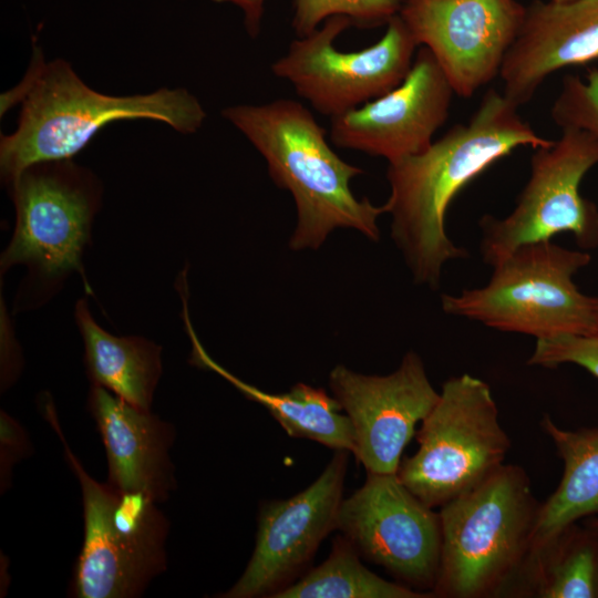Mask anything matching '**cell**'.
Here are the masks:
<instances>
[{
	"label": "cell",
	"instance_id": "6da1fadb",
	"mask_svg": "<svg viewBox=\"0 0 598 598\" xmlns=\"http://www.w3.org/2000/svg\"><path fill=\"white\" fill-rule=\"evenodd\" d=\"M518 107L489 89L466 123L456 124L423 152L389 163L391 237L413 281L436 289L443 266L467 257L445 231V215L455 196L474 178L513 151L548 145L522 118Z\"/></svg>",
	"mask_w": 598,
	"mask_h": 598
},
{
	"label": "cell",
	"instance_id": "7a4b0ae2",
	"mask_svg": "<svg viewBox=\"0 0 598 598\" xmlns=\"http://www.w3.org/2000/svg\"><path fill=\"white\" fill-rule=\"evenodd\" d=\"M21 101L18 127L0 140V168L6 185L25 167L72 159L103 126L115 121L153 120L179 133H194L206 118L199 101L184 89L113 96L90 89L71 65L47 63L34 48L22 82L2 94L1 113Z\"/></svg>",
	"mask_w": 598,
	"mask_h": 598
},
{
	"label": "cell",
	"instance_id": "3957f363",
	"mask_svg": "<svg viewBox=\"0 0 598 598\" xmlns=\"http://www.w3.org/2000/svg\"><path fill=\"white\" fill-rule=\"evenodd\" d=\"M221 114L262 155L274 183L291 193L297 225L290 249L316 250L338 228L380 239L378 218L384 214L383 205L354 196L350 182L363 171L333 152L326 131L302 104L281 99L230 106Z\"/></svg>",
	"mask_w": 598,
	"mask_h": 598
},
{
	"label": "cell",
	"instance_id": "277c9868",
	"mask_svg": "<svg viewBox=\"0 0 598 598\" xmlns=\"http://www.w3.org/2000/svg\"><path fill=\"white\" fill-rule=\"evenodd\" d=\"M539 503L518 465L504 464L473 489L440 507L441 558L433 597L497 596L529 556Z\"/></svg>",
	"mask_w": 598,
	"mask_h": 598
},
{
	"label": "cell",
	"instance_id": "5b68a950",
	"mask_svg": "<svg viewBox=\"0 0 598 598\" xmlns=\"http://www.w3.org/2000/svg\"><path fill=\"white\" fill-rule=\"evenodd\" d=\"M7 186L16 225L0 258L1 274L17 265L27 266L29 277L21 298L30 295L37 303L48 300L74 272L81 276L85 292L94 296L83 256L101 207L97 177L72 159L50 161L25 167Z\"/></svg>",
	"mask_w": 598,
	"mask_h": 598
},
{
	"label": "cell",
	"instance_id": "8992f818",
	"mask_svg": "<svg viewBox=\"0 0 598 598\" xmlns=\"http://www.w3.org/2000/svg\"><path fill=\"white\" fill-rule=\"evenodd\" d=\"M43 410L82 493L84 539L71 594L76 598L140 597L166 569L167 517L150 495L123 492L90 476L63 435L51 398L44 399Z\"/></svg>",
	"mask_w": 598,
	"mask_h": 598
},
{
	"label": "cell",
	"instance_id": "52a82bcc",
	"mask_svg": "<svg viewBox=\"0 0 598 598\" xmlns=\"http://www.w3.org/2000/svg\"><path fill=\"white\" fill-rule=\"evenodd\" d=\"M590 259L551 240L522 245L493 266L484 287L442 295V309L536 340L590 333L598 329V297L581 292L573 280Z\"/></svg>",
	"mask_w": 598,
	"mask_h": 598
},
{
	"label": "cell",
	"instance_id": "ba28073f",
	"mask_svg": "<svg viewBox=\"0 0 598 598\" xmlns=\"http://www.w3.org/2000/svg\"><path fill=\"white\" fill-rule=\"evenodd\" d=\"M415 434L419 448L401 460L396 475L432 508L484 482L511 448L489 385L468 373L443 383Z\"/></svg>",
	"mask_w": 598,
	"mask_h": 598
},
{
	"label": "cell",
	"instance_id": "9c48e42d",
	"mask_svg": "<svg viewBox=\"0 0 598 598\" xmlns=\"http://www.w3.org/2000/svg\"><path fill=\"white\" fill-rule=\"evenodd\" d=\"M598 164V138L573 127L550 144L534 148L530 172L513 212L504 218L484 215L481 254L495 266L522 245L570 233L579 247H598V207L581 196L585 175Z\"/></svg>",
	"mask_w": 598,
	"mask_h": 598
},
{
	"label": "cell",
	"instance_id": "30bf717a",
	"mask_svg": "<svg viewBox=\"0 0 598 598\" xmlns=\"http://www.w3.org/2000/svg\"><path fill=\"white\" fill-rule=\"evenodd\" d=\"M352 25L334 16L310 34L292 41L288 52L271 65L297 94L330 117L374 100L402 83L419 44L399 14L386 23L374 44L359 51H339L338 35Z\"/></svg>",
	"mask_w": 598,
	"mask_h": 598
},
{
	"label": "cell",
	"instance_id": "8fae6325",
	"mask_svg": "<svg viewBox=\"0 0 598 598\" xmlns=\"http://www.w3.org/2000/svg\"><path fill=\"white\" fill-rule=\"evenodd\" d=\"M337 529L365 560L400 584L432 595L441 558L440 514L396 473H368L364 484L342 499Z\"/></svg>",
	"mask_w": 598,
	"mask_h": 598
},
{
	"label": "cell",
	"instance_id": "7c38bea8",
	"mask_svg": "<svg viewBox=\"0 0 598 598\" xmlns=\"http://www.w3.org/2000/svg\"><path fill=\"white\" fill-rule=\"evenodd\" d=\"M349 451L337 450L303 491L260 506L252 555L223 598H272L308 569L321 542L337 529Z\"/></svg>",
	"mask_w": 598,
	"mask_h": 598
},
{
	"label": "cell",
	"instance_id": "4fadbf2b",
	"mask_svg": "<svg viewBox=\"0 0 598 598\" xmlns=\"http://www.w3.org/2000/svg\"><path fill=\"white\" fill-rule=\"evenodd\" d=\"M524 14L517 0H402L399 12L463 97L499 75Z\"/></svg>",
	"mask_w": 598,
	"mask_h": 598
},
{
	"label": "cell",
	"instance_id": "5bb4252c",
	"mask_svg": "<svg viewBox=\"0 0 598 598\" xmlns=\"http://www.w3.org/2000/svg\"><path fill=\"white\" fill-rule=\"evenodd\" d=\"M329 386L352 424L357 462L374 474L398 472L415 425L440 396L413 351L388 375H367L338 364L329 374Z\"/></svg>",
	"mask_w": 598,
	"mask_h": 598
},
{
	"label": "cell",
	"instance_id": "9a60e30c",
	"mask_svg": "<svg viewBox=\"0 0 598 598\" xmlns=\"http://www.w3.org/2000/svg\"><path fill=\"white\" fill-rule=\"evenodd\" d=\"M454 94L431 51L422 47L401 84L331 117V142L389 163L416 155L445 123Z\"/></svg>",
	"mask_w": 598,
	"mask_h": 598
},
{
	"label": "cell",
	"instance_id": "2e32d148",
	"mask_svg": "<svg viewBox=\"0 0 598 598\" xmlns=\"http://www.w3.org/2000/svg\"><path fill=\"white\" fill-rule=\"evenodd\" d=\"M595 60L598 0H534L502 64V93L519 107L555 71Z\"/></svg>",
	"mask_w": 598,
	"mask_h": 598
},
{
	"label": "cell",
	"instance_id": "e0dca14e",
	"mask_svg": "<svg viewBox=\"0 0 598 598\" xmlns=\"http://www.w3.org/2000/svg\"><path fill=\"white\" fill-rule=\"evenodd\" d=\"M86 405L105 447L106 483L123 492L145 493L157 503L166 501L176 488L169 456L174 425L101 386H91Z\"/></svg>",
	"mask_w": 598,
	"mask_h": 598
},
{
	"label": "cell",
	"instance_id": "ac0fdd59",
	"mask_svg": "<svg viewBox=\"0 0 598 598\" xmlns=\"http://www.w3.org/2000/svg\"><path fill=\"white\" fill-rule=\"evenodd\" d=\"M188 295L181 292L183 320L190 339L189 362L213 371L235 386L248 400L265 406L286 433L293 437L316 441L333 451L354 453V431L341 406L326 390L306 383H296L285 393H269L234 375L216 362L200 343L189 318Z\"/></svg>",
	"mask_w": 598,
	"mask_h": 598
},
{
	"label": "cell",
	"instance_id": "d6986e66",
	"mask_svg": "<svg viewBox=\"0 0 598 598\" xmlns=\"http://www.w3.org/2000/svg\"><path fill=\"white\" fill-rule=\"evenodd\" d=\"M74 319L83 339V361L92 385L151 410L163 372L162 347L144 337L107 332L92 317L86 298L75 303Z\"/></svg>",
	"mask_w": 598,
	"mask_h": 598
},
{
	"label": "cell",
	"instance_id": "ffe728a7",
	"mask_svg": "<svg viewBox=\"0 0 598 598\" xmlns=\"http://www.w3.org/2000/svg\"><path fill=\"white\" fill-rule=\"evenodd\" d=\"M540 426L564 471L556 489L538 506L528 558L580 518L598 514V426L565 430L549 415H544Z\"/></svg>",
	"mask_w": 598,
	"mask_h": 598
},
{
	"label": "cell",
	"instance_id": "44dd1931",
	"mask_svg": "<svg viewBox=\"0 0 598 598\" xmlns=\"http://www.w3.org/2000/svg\"><path fill=\"white\" fill-rule=\"evenodd\" d=\"M527 596L598 597V533L569 527L530 556L520 575Z\"/></svg>",
	"mask_w": 598,
	"mask_h": 598
},
{
	"label": "cell",
	"instance_id": "7402d4cb",
	"mask_svg": "<svg viewBox=\"0 0 598 598\" xmlns=\"http://www.w3.org/2000/svg\"><path fill=\"white\" fill-rule=\"evenodd\" d=\"M351 543L342 535L333 542L328 558L308 569L293 584L272 598H425L433 597L389 581L370 569L360 559Z\"/></svg>",
	"mask_w": 598,
	"mask_h": 598
},
{
	"label": "cell",
	"instance_id": "603a6c76",
	"mask_svg": "<svg viewBox=\"0 0 598 598\" xmlns=\"http://www.w3.org/2000/svg\"><path fill=\"white\" fill-rule=\"evenodd\" d=\"M402 0H293L292 28L298 38L317 30L334 16L350 19L352 25L373 28L399 14Z\"/></svg>",
	"mask_w": 598,
	"mask_h": 598
},
{
	"label": "cell",
	"instance_id": "cb8c5ba5",
	"mask_svg": "<svg viewBox=\"0 0 598 598\" xmlns=\"http://www.w3.org/2000/svg\"><path fill=\"white\" fill-rule=\"evenodd\" d=\"M550 115L560 128L582 130L598 138V69H589L586 80L566 75Z\"/></svg>",
	"mask_w": 598,
	"mask_h": 598
},
{
	"label": "cell",
	"instance_id": "d4e9b609",
	"mask_svg": "<svg viewBox=\"0 0 598 598\" xmlns=\"http://www.w3.org/2000/svg\"><path fill=\"white\" fill-rule=\"evenodd\" d=\"M527 363L550 369L573 363L598 379V329L581 336L536 340V347Z\"/></svg>",
	"mask_w": 598,
	"mask_h": 598
},
{
	"label": "cell",
	"instance_id": "484cf974",
	"mask_svg": "<svg viewBox=\"0 0 598 598\" xmlns=\"http://www.w3.org/2000/svg\"><path fill=\"white\" fill-rule=\"evenodd\" d=\"M0 477L1 491L3 492L10 486L14 464L31 451V444L24 429L3 411H1L0 416Z\"/></svg>",
	"mask_w": 598,
	"mask_h": 598
},
{
	"label": "cell",
	"instance_id": "4316f807",
	"mask_svg": "<svg viewBox=\"0 0 598 598\" xmlns=\"http://www.w3.org/2000/svg\"><path fill=\"white\" fill-rule=\"evenodd\" d=\"M215 2H230L238 6L244 12V21L247 32L251 38L260 31L261 20L265 12L266 0H213Z\"/></svg>",
	"mask_w": 598,
	"mask_h": 598
},
{
	"label": "cell",
	"instance_id": "83f0119b",
	"mask_svg": "<svg viewBox=\"0 0 598 598\" xmlns=\"http://www.w3.org/2000/svg\"><path fill=\"white\" fill-rule=\"evenodd\" d=\"M589 528L598 533V518L590 520L588 524Z\"/></svg>",
	"mask_w": 598,
	"mask_h": 598
},
{
	"label": "cell",
	"instance_id": "f1b7e54d",
	"mask_svg": "<svg viewBox=\"0 0 598 598\" xmlns=\"http://www.w3.org/2000/svg\"><path fill=\"white\" fill-rule=\"evenodd\" d=\"M553 1H556V2H564V1H570V0H553Z\"/></svg>",
	"mask_w": 598,
	"mask_h": 598
}]
</instances>
